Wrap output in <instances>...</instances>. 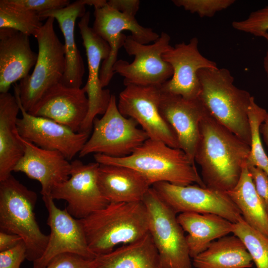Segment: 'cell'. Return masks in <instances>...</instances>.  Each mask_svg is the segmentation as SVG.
<instances>
[{"mask_svg":"<svg viewBox=\"0 0 268 268\" xmlns=\"http://www.w3.org/2000/svg\"><path fill=\"white\" fill-rule=\"evenodd\" d=\"M142 201L148 214V232L163 268H192L184 231L177 214L150 188Z\"/></svg>","mask_w":268,"mask_h":268,"instance_id":"cell-8","label":"cell"},{"mask_svg":"<svg viewBox=\"0 0 268 268\" xmlns=\"http://www.w3.org/2000/svg\"><path fill=\"white\" fill-rule=\"evenodd\" d=\"M38 13L16 9L0 3V29L10 28L35 37L44 24Z\"/></svg>","mask_w":268,"mask_h":268,"instance_id":"cell-31","label":"cell"},{"mask_svg":"<svg viewBox=\"0 0 268 268\" xmlns=\"http://www.w3.org/2000/svg\"><path fill=\"white\" fill-rule=\"evenodd\" d=\"M19 111L14 95L0 93V181L11 175L24 154V145L17 127Z\"/></svg>","mask_w":268,"mask_h":268,"instance_id":"cell-24","label":"cell"},{"mask_svg":"<svg viewBox=\"0 0 268 268\" xmlns=\"http://www.w3.org/2000/svg\"><path fill=\"white\" fill-rule=\"evenodd\" d=\"M226 193L245 222L268 238V215L256 190L247 163L237 184Z\"/></svg>","mask_w":268,"mask_h":268,"instance_id":"cell-28","label":"cell"},{"mask_svg":"<svg viewBox=\"0 0 268 268\" xmlns=\"http://www.w3.org/2000/svg\"><path fill=\"white\" fill-rule=\"evenodd\" d=\"M97 179L100 191L109 203L142 201L152 186L140 173L122 166L100 164Z\"/></svg>","mask_w":268,"mask_h":268,"instance_id":"cell-23","label":"cell"},{"mask_svg":"<svg viewBox=\"0 0 268 268\" xmlns=\"http://www.w3.org/2000/svg\"><path fill=\"white\" fill-rule=\"evenodd\" d=\"M42 200L48 212L47 224L50 233L46 248L33 263V268H45L55 257L66 253L95 259L96 256L88 247L81 219L73 217L66 207H58L50 196H43Z\"/></svg>","mask_w":268,"mask_h":268,"instance_id":"cell-14","label":"cell"},{"mask_svg":"<svg viewBox=\"0 0 268 268\" xmlns=\"http://www.w3.org/2000/svg\"><path fill=\"white\" fill-rule=\"evenodd\" d=\"M70 163L69 178L57 185L50 196L54 200L65 201L69 213L76 219H82L110 203L98 185L97 174L100 164L96 162L84 164L79 160Z\"/></svg>","mask_w":268,"mask_h":268,"instance_id":"cell-13","label":"cell"},{"mask_svg":"<svg viewBox=\"0 0 268 268\" xmlns=\"http://www.w3.org/2000/svg\"><path fill=\"white\" fill-rule=\"evenodd\" d=\"M49 17L35 36L38 58L31 74L15 85L23 108L28 112L52 86L61 82L65 70V49Z\"/></svg>","mask_w":268,"mask_h":268,"instance_id":"cell-6","label":"cell"},{"mask_svg":"<svg viewBox=\"0 0 268 268\" xmlns=\"http://www.w3.org/2000/svg\"><path fill=\"white\" fill-rule=\"evenodd\" d=\"M95 259L90 260L78 255L66 253L60 254L45 268H95Z\"/></svg>","mask_w":268,"mask_h":268,"instance_id":"cell-35","label":"cell"},{"mask_svg":"<svg viewBox=\"0 0 268 268\" xmlns=\"http://www.w3.org/2000/svg\"><path fill=\"white\" fill-rule=\"evenodd\" d=\"M250 152L249 144L206 113L200 123L195 155L205 187L225 192L233 189Z\"/></svg>","mask_w":268,"mask_h":268,"instance_id":"cell-1","label":"cell"},{"mask_svg":"<svg viewBox=\"0 0 268 268\" xmlns=\"http://www.w3.org/2000/svg\"><path fill=\"white\" fill-rule=\"evenodd\" d=\"M198 77L201 85L198 98L209 113L250 145L248 109L253 96L235 85L234 77L227 68L201 69Z\"/></svg>","mask_w":268,"mask_h":268,"instance_id":"cell-4","label":"cell"},{"mask_svg":"<svg viewBox=\"0 0 268 268\" xmlns=\"http://www.w3.org/2000/svg\"><path fill=\"white\" fill-rule=\"evenodd\" d=\"M14 95L21 113V118L17 121L18 132L21 137L42 148L59 151L68 160L80 152L90 133L74 132L51 119L30 114L22 107L15 85Z\"/></svg>","mask_w":268,"mask_h":268,"instance_id":"cell-15","label":"cell"},{"mask_svg":"<svg viewBox=\"0 0 268 268\" xmlns=\"http://www.w3.org/2000/svg\"><path fill=\"white\" fill-rule=\"evenodd\" d=\"M260 133L268 148V112L260 127Z\"/></svg>","mask_w":268,"mask_h":268,"instance_id":"cell-40","label":"cell"},{"mask_svg":"<svg viewBox=\"0 0 268 268\" xmlns=\"http://www.w3.org/2000/svg\"><path fill=\"white\" fill-rule=\"evenodd\" d=\"M81 220L88 247L96 256L148 232V214L143 201L110 203Z\"/></svg>","mask_w":268,"mask_h":268,"instance_id":"cell-3","label":"cell"},{"mask_svg":"<svg viewBox=\"0 0 268 268\" xmlns=\"http://www.w3.org/2000/svg\"><path fill=\"white\" fill-rule=\"evenodd\" d=\"M94 15L93 31L110 48L109 56L102 62L100 68V78L104 88L109 84L115 74L113 67L118 60L119 50L123 47L127 37L123 31H130L133 38L143 44L154 42L160 35L151 28L140 25L134 15L117 10L107 3L103 6L94 8Z\"/></svg>","mask_w":268,"mask_h":268,"instance_id":"cell-12","label":"cell"},{"mask_svg":"<svg viewBox=\"0 0 268 268\" xmlns=\"http://www.w3.org/2000/svg\"><path fill=\"white\" fill-rule=\"evenodd\" d=\"M107 4L117 10L135 16L138 10L140 1L138 0H109Z\"/></svg>","mask_w":268,"mask_h":268,"instance_id":"cell-38","label":"cell"},{"mask_svg":"<svg viewBox=\"0 0 268 268\" xmlns=\"http://www.w3.org/2000/svg\"><path fill=\"white\" fill-rule=\"evenodd\" d=\"M177 6L182 7L201 17H211L217 12L227 9L235 2L234 0H173Z\"/></svg>","mask_w":268,"mask_h":268,"instance_id":"cell-32","label":"cell"},{"mask_svg":"<svg viewBox=\"0 0 268 268\" xmlns=\"http://www.w3.org/2000/svg\"><path fill=\"white\" fill-rule=\"evenodd\" d=\"M22 239L18 235L0 231V252L6 251L16 246Z\"/></svg>","mask_w":268,"mask_h":268,"instance_id":"cell-39","label":"cell"},{"mask_svg":"<svg viewBox=\"0 0 268 268\" xmlns=\"http://www.w3.org/2000/svg\"><path fill=\"white\" fill-rule=\"evenodd\" d=\"M198 46V39L193 37L189 43L177 44L163 54V59L171 65L173 73L160 86L162 92L189 100L198 99L201 90L199 71L218 67L214 62L200 53Z\"/></svg>","mask_w":268,"mask_h":268,"instance_id":"cell-17","label":"cell"},{"mask_svg":"<svg viewBox=\"0 0 268 268\" xmlns=\"http://www.w3.org/2000/svg\"><path fill=\"white\" fill-rule=\"evenodd\" d=\"M121 92L118 109L125 117L135 120L149 138L180 148L176 134L159 111L162 92L160 87L128 85Z\"/></svg>","mask_w":268,"mask_h":268,"instance_id":"cell-10","label":"cell"},{"mask_svg":"<svg viewBox=\"0 0 268 268\" xmlns=\"http://www.w3.org/2000/svg\"><path fill=\"white\" fill-rule=\"evenodd\" d=\"M100 164L126 166L142 174L151 186L166 182L178 186L193 183L205 187L195 163L181 149L171 147L164 142L148 138L130 155L113 157L94 154Z\"/></svg>","mask_w":268,"mask_h":268,"instance_id":"cell-2","label":"cell"},{"mask_svg":"<svg viewBox=\"0 0 268 268\" xmlns=\"http://www.w3.org/2000/svg\"><path fill=\"white\" fill-rule=\"evenodd\" d=\"M85 94L82 88L69 87L59 82L49 88L28 113L51 119L78 133L88 110Z\"/></svg>","mask_w":268,"mask_h":268,"instance_id":"cell-18","label":"cell"},{"mask_svg":"<svg viewBox=\"0 0 268 268\" xmlns=\"http://www.w3.org/2000/svg\"><path fill=\"white\" fill-rule=\"evenodd\" d=\"M160 198L176 213H212L235 223L242 214L226 192L197 184L178 186L166 182L152 185Z\"/></svg>","mask_w":268,"mask_h":268,"instance_id":"cell-11","label":"cell"},{"mask_svg":"<svg viewBox=\"0 0 268 268\" xmlns=\"http://www.w3.org/2000/svg\"><path fill=\"white\" fill-rule=\"evenodd\" d=\"M232 26L238 31L262 37L268 32V5L253 11L245 19L233 21Z\"/></svg>","mask_w":268,"mask_h":268,"instance_id":"cell-33","label":"cell"},{"mask_svg":"<svg viewBox=\"0 0 268 268\" xmlns=\"http://www.w3.org/2000/svg\"><path fill=\"white\" fill-rule=\"evenodd\" d=\"M0 3L11 8L38 12L64 8L70 3L68 0H0Z\"/></svg>","mask_w":268,"mask_h":268,"instance_id":"cell-34","label":"cell"},{"mask_svg":"<svg viewBox=\"0 0 268 268\" xmlns=\"http://www.w3.org/2000/svg\"><path fill=\"white\" fill-rule=\"evenodd\" d=\"M86 0H77L59 9L38 13L41 20L52 17L59 23L65 40V70L60 83L66 86L81 88L85 73L82 57L75 43L74 27L76 19L86 13Z\"/></svg>","mask_w":268,"mask_h":268,"instance_id":"cell-22","label":"cell"},{"mask_svg":"<svg viewBox=\"0 0 268 268\" xmlns=\"http://www.w3.org/2000/svg\"><path fill=\"white\" fill-rule=\"evenodd\" d=\"M184 231L190 256L193 259L214 240L232 233L233 223L212 213L183 212L177 216Z\"/></svg>","mask_w":268,"mask_h":268,"instance_id":"cell-25","label":"cell"},{"mask_svg":"<svg viewBox=\"0 0 268 268\" xmlns=\"http://www.w3.org/2000/svg\"><path fill=\"white\" fill-rule=\"evenodd\" d=\"M253 264L244 244L235 235L213 241L192 262L196 268H250Z\"/></svg>","mask_w":268,"mask_h":268,"instance_id":"cell-27","label":"cell"},{"mask_svg":"<svg viewBox=\"0 0 268 268\" xmlns=\"http://www.w3.org/2000/svg\"><path fill=\"white\" fill-rule=\"evenodd\" d=\"M37 200L36 192L12 175L0 181V231L19 236L26 246V259L33 263L43 255L49 240L36 219Z\"/></svg>","mask_w":268,"mask_h":268,"instance_id":"cell-5","label":"cell"},{"mask_svg":"<svg viewBox=\"0 0 268 268\" xmlns=\"http://www.w3.org/2000/svg\"><path fill=\"white\" fill-rule=\"evenodd\" d=\"M134 119L119 111L116 96L112 94L108 108L101 118H95L93 133L79 153L80 157L99 153L113 157L131 154L148 136Z\"/></svg>","mask_w":268,"mask_h":268,"instance_id":"cell-7","label":"cell"},{"mask_svg":"<svg viewBox=\"0 0 268 268\" xmlns=\"http://www.w3.org/2000/svg\"><path fill=\"white\" fill-rule=\"evenodd\" d=\"M247 165L256 190L268 215V175L259 167Z\"/></svg>","mask_w":268,"mask_h":268,"instance_id":"cell-37","label":"cell"},{"mask_svg":"<svg viewBox=\"0 0 268 268\" xmlns=\"http://www.w3.org/2000/svg\"><path fill=\"white\" fill-rule=\"evenodd\" d=\"M268 112L259 106L252 97L248 109V119L251 131L250 152L247 163L264 171L268 175V156L262 144L260 127Z\"/></svg>","mask_w":268,"mask_h":268,"instance_id":"cell-29","label":"cell"},{"mask_svg":"<svg viewBox=\"0 0 268 268\" xmlns=\"http://www.w3.org/2000/svg\"><path fill=\"white\" fill-rule=\"evenodd\" d=\"M232 233L244 244L257 268H268V238L241 219L233 223Z\"/></svg>","mask_w":268,"mask_h":268,"instance_id":"cell-30","label":"cell"},{"mask_svg":"<svg viewBox=\"0 0 268 268\" xmlns=\"http://www.w3.org/2000/svg\"><path fill=\"white\" fill-rule=\"evenodd\" d=\"M24 154L13 169L39 182L43 196H50L58 185L68 179L71 163L61 152L42 148L21 137Z\"/></svg>","mask_w":268,"mask_h":268,"instance_id":"cell-20","label":"cell"},{"mask_svg":"<svg viewBox=\"0 0 268 268\" xmlns=\"http://www.w3.org/2000/svg\"><path fill=\"white\" fill-rule=\"evenodd\" d=\"M26 258V246L21 241L12 248L0 252V268H20Z\"/></svg>","mask_w":268,"mask_h":268,"instance_id":"cell-36","label":"cell"},{"mask_svg":"<svg viewBox=\"0 0 268 268\" xmlns=\"http://www.w3.org/2000/svg\"><path fill=\"white\" fill-rule=\"evenodd\" d=\"M159 111L175 132L180 149L195 163L200 125L208 112L207 109L199 98L189 100L179 95L162 92Z\"/></svg>","mask_w":268,"mask_h":268,"instance_id":"cell-19","label":"cell"},{"mask_svg":"<svg viewBox=\"0 0 268 268\" xmlns=\"http://www.w3.org/2000/svg\"><path fill=\"white\" fill-rule=\"evenodd\" d=\"M95 263V268H163L149 232L135 241L97 256Z\"/></svg>","mask_w":268,"mask_h":268,"instance_id":"cell-26","label":"cell"},{"mask_svg":"<svg viewBox=\"0 0 268 268\" xmlns=\"http://www.w3.org/2000/svg\"><path fill=\"white\" fill-rule=\"evenodd\" d=\"M38 53L32 51L29 36L10 28L0 29V93L29 74Z\"/></svg>","mask_w":268,"mask_h":268,"instance_id":"cell-21","label":"cell"},{"mask_svg":"<svg viewBox=\"0 0 268 268\" xmlns=\"http://www.w3.org/2000/svg\"><path fill=\"white\" fill-rule=\"evenodd\" d=\"M90 16V12L86 11L78 23L86 51L88 70L87 82L82 87L87 95L88 110L79 132L88 133H90L97 115H103L106 112L112 95L109 89H104L100 78L101 61L108 58L110 48L89 26Z\"/></svg>","mask_w":268,"mask_h":268,"instance_id":"cell-16","label":"cell"},{"mask_svg":"<svg viewBox=\"0 0 268 268\" xmlns=\"http://www.w3.org/2000/svg\"><path fill=\"white\" fill-rule=\"evenodd\" d=\"M170 36L161 32L152 44H143L127 36L123 46L130 56L134 57L132 63L120 59L113 67V71L124 77L125 86H155L160 87L173 75L171 65L162 58V55L172 47Z\"/></svg>","mask_w":268,"mask_h":268,"instance_id":"cell-9","label":"cell"},{"mask_svg":"<svg viewBox=\"0 0 268 268\" xmlns=\"http://www.w3.org/2000/svg\"><path fill=\"white\" fill-rule=\"evenodd\" d=\"M262 37L264 38L267 42V50L264 59V67L268 80V32L265 33Z\"/></svg>","mask_w":268,"mask_h":268,"instance_id":"cell-41","label":"cell"}]
</instances>
